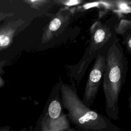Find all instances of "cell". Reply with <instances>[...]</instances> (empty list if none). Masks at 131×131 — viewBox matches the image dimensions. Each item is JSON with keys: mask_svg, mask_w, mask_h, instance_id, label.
Returning <instances> with one entry per match:
<instances>
[{"mask_svg": "<svg viewBox=\"0 0 131 131\" xmlns=\"http://www.w3.org/2000/svg\"><path fill=\"white\" fill-rule=\"evenodd\" d=\"M59 83L63 108L68 111L70 123L77 129L82 131H124L106 117L85 105L78 95L74 81L67 84L60 78Z\"/></svg>", "mask_w": 131, "mask_h": 131, "instance_id": "1", "label": "cell"}, {"mask_svg": "<svg viewBox=\"0 0 131 131\" xmlns=\"http://www.w3.org/2000/svg\"><path fill=\"white\" fill-rule=\"evenodd\" d=\"M127 70L128 61L118 38L107 51L102 79L106 113L114 120L119 119V96L125 82Z\"/></svg>", "mask_w": 131, "mask_h": 131, "instance_id": "2", "label": "cell"}, {"mask_svg": "<svg viewBox=\"0 0 131 131\" xmlns=\"http://www.w3.org/2000/svg\"><path fill=\"white\" fill-rule=\"evenodd\" d=\"M119 20L114 14L104 22L98 20L92 25L88 45L81 58L77 63L67 66L69 77L75 82L77 87L92 61L102 51L108 50L118 38L116 27Z\"/></svg>", "mask_w": 131, "mask_h": 131, "instance_id": "3", "label": "cell"}, {"mask_svg": "<svg viewBox=\"0 0 131 131\" xmlns=\"http://www.w3.org/2000/svg\"><path fill=\"white\" fill-rule=\"evenodd\" d=\"M52 94L39 121V131H58L69 121L67 114L63 112L59 82L55 85Z\"/></svg>", "mask_w": 131, "mask_h": 131, "instance_id": "4", "label": "cell"}, {"mask_svg": "<svg viewBox=\"0 0 131 131\" xmlns=\"http://www.w3.org/2000/svg\"><path fill=\"white\" fill-rule=\"evenodd\" d=\"M81 12L76 11L75 7H62L55 14L45 28L41 41L42 44L55 40L62 35L68 34L72 29L71 27L74 21L80 16Z\"/></svg>", "mask_w": 131, "mask_h": 131, "instance_id": "5", "label": "cell"}, {"mask_svg": "<svg viewBox=\"0 0 131 131\" xmlns=\"http://www.w3.org/2000/svg\"><path fill=\"white\" fill-rule=\"evenodd\" d=\"M108 50L102 51L96 57L87 79L82 101L89 107L93 104L102 82L106 54Z\"/></svg>", "mask_w": 131, "mask_h": 131, "instance_id": "6", "label": "cell"}, {"mask_svg": "<svg viewBox=\"0 0 131 131\" xmlns=\"http://www.w3.org/2000/svg\"><path fill=\"white\" fill-rule=\"evenodd\" d=\"M25 23L22 18L3 23L0 26V52L10 47L14 38Z\"/></svg>", "mask_w": 131, "mask_h": 131, "instance_id": "7", "label": "cell"}, {"mask_svg": "<svg viewBox=\"0 0 131 131\" xmlns=\"http://www.w3.org/2000/svg\"><path fill=\"white\" fill-rule=\"evenodd\" d=\"M116 32L117 35L122 37V44L131 55V20L119 19L116 27Z\"/></svg>", "mask_w": 131, "mask_h": 131, "instance_id": "8", "label": "cell"}, {"mask_svg": "<svg viewBox=\"0 0 131 131\" xmlns=\"http://www.w3.org/2000/svg\"><path fill=\"white\" fill-rule=\"evenodd\" d=\"M115 14L120 19L122 14L131 13V1H114Z\"/></svg>", "mask_w": 131, "mask_h": 131, "instance_id": "9", "label": "cell"}, {"mask_svg": "<svg viewBox=\"0 0 131 131\" xmlns=\"http://www.w3.org/2000/svg\"><path fill=\"white\" fill-rule=\"evenodd\" d=\"M23 1L30 8L37 10L40 9L41 8L52 2L49 0H23Z\"/></svg>", "mask_w": 131, "mask_h": 131, "instance_id": "10", "label": "cell"}, {"mask_svg": "<svg viewBox=\"0 0 131 131\" xmlns=\"http://www.w3.org/2000/svg\"><path fill=\"white\" fill-rule=\"evenodd\" d=\"M53 2L55 4L63 6V7H73L84 3V1L81 0H54Z\"/></svg>", "mask_w": 131, "mask_h": 131, "instance_id": "11", "label": "cell"}, {"mask_svg": "<svg viewBox=\"0 0 131 131\" xmlns=\"http://www.w3.org/2000/svg\"><path fill=\"white\" fill-rule=\"evenodd\" d=\"M6 63V60H3L0 61V88L3 87L5 84V81L2 77V75L5 72L4 67H5Z\"/></svg>", "mask_w": 131, "mask_h": 131, "instance_id": "12", "label": "cell"}, {"mask_svg": "<svg viewBox=\"0 0 131 131\" xmlns=\"http://www.w3.org/2000/svg\"><path fill=\"white\" fill-rule=\"evenodd\" d=\"M14 15V13H5L0 12V22L13 16Z\"/></svg>", "mask_w": 131, "mask_h": 131, "instance_id": "13", "label": "cell"}, {"mask_svg": "<svg viewBox=\"0 0 131 131\" xmlns=\"http://www.w3.org/2000/svg\"><path fill=\"white\" fill-rule=\"evenodd\" d=\"M11 130L10 126H5L0 127V131H10Z\"/></svg>", "mask_w": 131, "mask_h": 131, "instance_id": "14", "label": "cell"}, {"mask_svg": "<svg viewBox=\"0 0 131 131\" xmlns=\"http://www.w3.org/2000/svg\"><path fill=\"white\" fill-rule=\"evenodd\" d=\"M128 107L131 110V91L129 94V96L128 98Z\"/></svg>", "mask_w": 131, "mask_h": 131, "instance_id": "15", "label": "cell"}, {"mask_svg": "<svg viewBox=\"0 0 131 131\" xmlns=\"http://www.w3.org/2000/svg\"><path fill=\"white\" fill-rule=\"evenodd\" d=\"M27 128H21V129H19V130H18V131H27ZM10 131H13V130H10Z\"/></svg>", "mask_w": 131, "mask_h": 131, "instance_id": "16", "label": "cell"}]
</instances>
